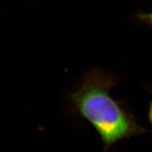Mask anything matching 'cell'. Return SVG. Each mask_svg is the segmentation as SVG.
I'll return each mask as SVG.
<instances>
[{"mask_svg": "<svg viewBox=\"0 0 152 152\" xmlns=\"http://www.w3.org/2000/svg\"><path fill=\"white\" fill-rule=\"evenodd\" d=\"M116 84L115 75L94 69L84 76L75 91L68 94L75 112L100 136L104 152L118 141L145 132L123 103L114 100L109 94Z\"/></svg>", "mask_w": 152, "mask_h": 152, "instance_id": "cell-1", "label": "cell"}, {"mask_svg": "<svg viewBox=\"0 0 152 152\" xmlns=\"http://www.w3.org/2000/svg\"><path fill=\"white\" fill-rule=\"evenodd\" d=\"M133 18L137 22L152 27V12H145L139 11L133 16Z\"/></svg>", "mask_w": 152, "mask_h": 152, "instance_id": "cell-2", "label": "cell"}, {"mask_svg": "<svg viewBox=\"0 0 152 152\" xmlns=\"http://www.w3.org/2000/svg\"><path fill=\"white\" fill-rule=\"evenodd\" d=\"M148 118H149V121H150V122L151 124V125L152 126V102H151L150 107H149Z\"/></svg>", "mask_w": 152, "mask_h": 152, "instance_id": "cell-3", "label": "cell"}]
</instances>
